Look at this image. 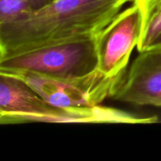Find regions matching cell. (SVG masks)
I'll use <instances>...</instances> for the list:
<instances>
[{
  "label": "cell",
  "mask_w": 161,
  "mask_h": 161,
  "mask_svg": "<svg viewBox=\"0 0 161 161\" xmlns=\"http://www.w3.org/2000/svg\"><path fill=\"white\" fill-rule=\"evenodd\" d=\"M142 25V12L134 1L96 36L98 70L117 77L127 69L132 51L139 43Z\"/></svg>",
  "instance_id": "cell-4"
},
{
  "label": "cell",
  "mask_w": 161,
  "mask_h": 161,
  "mask_svg": "<svg viewBox=\"0 0 161 161\" xmlns=\"http://www.w3.org/2000/svg\"><path fill=\"white\" fill-rule=\"evenodd\" d=\"M132 0H56L0 25V58L94 38Z\"/></svg>",
  "instance_id": "cell-1"
},
{
  "label": "cell",
  "mask_w": 161,
  "mask_h": 161,
  "mask_svg": "<svg viewBox=\"0 0 161 161\" xmlns=\"http://www.w3.org/2000/svg\"><path fill=\"white\" fill-rule=\"evenodd\" d=\"M61 108L46 102L21 79L0 72V124H28L30 119L54 116Z\"/></svg>",
  "instance_id": "cell-6"
},
{
  "label": "cell",
  "mask_w": 161,
  "mask_h": 161,
  "mask_svg": "<svg viewBox=\"0 0 161 161\" xmlns=\"http://www.w3.org/2000/svg\"><path fill=\"white\" fill-rule=\"evenodd\" d=\"M31 11L27 0H0V25L15 21Z\"/></svg>",
  "instance_id": "cell-8"
},
{
  "label": "cell",
  "mask_w": 161,
  "mask_h": 161,
  "mask_svg": "<svg viewBox=\"0 0 161 161\" xmlns=\"http://www.w3.org/2000/svg\"><path fill=\"white\" fill-rule=\"evenodd\" d=\"M152 46H161V34L160 36L157 38V40L154 42V43L153 44ZM152 46H151V47H152Z\"/></svg>",
  "instance_id": "cell-10"
},
{
  "label": "cell",
  "mask_w": 161,
  "mask_h": 161,
  "mask_svg": "<svg viewBox=\"0 0 161 161\" xmlns=\"http://www.w3.org/2000/svg\"><path fill=\"white\" fill-rule=\"evenodd\" d=\"M95 37L0 58V71L61 78L85 75L97 69Z\"/></svg>",
  "instance_id": "cell-2"
},
{
  "label": "cell",
  "mask_w": 161,
  "mask_h": 161,
  "mask_svg": "<svg viewBox=\"0 0 161 161\" xmlns=\"http://www.w3.org/2000/svg\"><path fill=\"white\" fill-rule=\"evenodd\" d=\"M143 16L142 32L137 49L145 50L154 43L161 34V0H135Z\"/></svg>",
  "instance_id": "cell-7"
},
{
  "label": "cell",
  "mask_w": 161,
  "mask_h": 161,
  "mask_svg": "<svg viewBox=\"0 0 161 161\" xmlns=\"http://www.w3.org/2000/svg\"><path fill=\"white\" fill-rule=\"evenodd\" d=\"M109 97L141 106L161 107V46H152L120 74Z\"/></svg>",
  "instance_id": "cell-5"
},
{
  "label": "cell",
  "mask_w": 161,
  "mask_h": 161,
  "mask_svg": "<svg viewBox=\"0 0 161 161\" xmlns=\"http://www.w3.org/2000/svg\"><path fill=\"white\" fill-rule=\"evenodd\" d=\"M56 0H27L31 11L36 10L38 9L44 7L50 3H53Z\"/></svg>",
  "instance_id": "cell-9"
},
{
  "label": "cell",
  "mask_w": 161,
  "mask_h": 161,
  "mask_svg": "<svg viewBox=\"0 0 161 161\" xmlns=\"http://www.w3.org/2000/svg\"><path fill=\"white\" fill-rule=\"evenodd\" d=\"M134 1H135V0H132V2H134Z\"/></svg>",
  "instance_id": "cell-11"
},
{
  "label": "cell",
  "mask_w": 161,
  "mask_h": 161,
  "mask_svg": "<svg viewBox=\"0 0 161 161\" xmlns=\"http://www.w3.org/2000/svg\"><path fill=\"white\" fill-rule=\"evenodd\" d=\"M21 79L51 105L61 108L98 105L109 97L117 77L105 75L98 69L85 75L70 78L48 76L28 72H5Z\"/></svg>",
  "instance_id": "cell-3"
}]
</instances>
